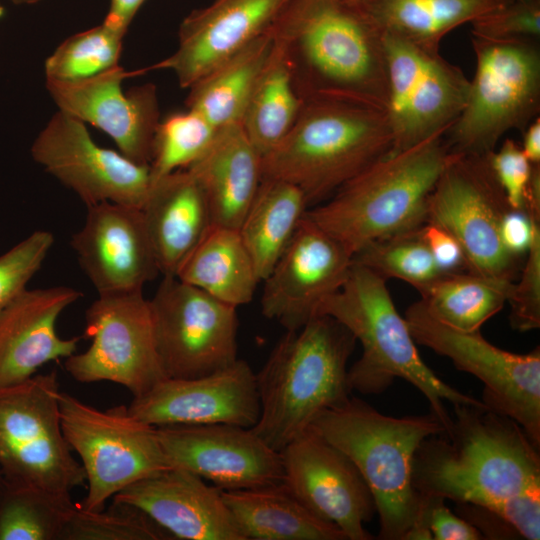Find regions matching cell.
<instances>
[{
	"mask_svg": "<svg viewBox=\"0 0 540 540\" xmlns=\"http://www.w3.org/2000/svg\"><path fill=\"white\" fill-rule=\"evenodd\" d=\"M521 149L526 158L534 165H540V118L534 119L522 132Z\"/></svg>",
	"mask_w": 540,
	"mask_h": 540,
	"instance_id": "obj_47",
	"label": "cell"
},
{
	"mask_svg": "<svg viewBox=\"0 0 540 540\" xmlns=\"http://www.w3.org/2000/svg\"><path fill=\"white\" fill-rule=\"evenodd\" d=\"M317 315L332 317L362 345L360 359L348 369L352 391L379 394L396 378H402L426 397L430 412L446 431L451 427L452 417L445 401L452 405L482 403L442 381L424 363L385 279L369 268L353 263L344 284L322 302Z\"/></svg>",
	"mask_w": 540,
	"mask_h": 540,
	"instance_id": "obj_6",
	"label": "cell"
},
{
	"mask_svg": "<svg viewBox=\"0 0 540 540\" xmlns=\"http://www.w3.org/2000/svg\"><path fill=\"white\" fill-rule=\"evenodd\" d=\"M415 342L448 357L457 369L484 384L483 404L517 422L540 447V351L516 354L489 343L476 331H463L434 317L420 301L405 312Z\"/></svg>",
	"mask_w": 540,
	"mask_h": 540,
	"instance_id": "obj_11",
	"label": "cell"
},
{
	"mask_svg": "<svg viewBox=\"0 0 540 540\" xmlns=\"http://www.w3.org/2000/svg\"><path fill=\"white\" fill-rule=\"evenodd\" d=\"M69 286L24 290L0 315V388L34 376L44 364L67 358L81 336L61 338L60 314L82 297Z\"/></svg>",
	"mask_w": 540,
	"mask_h": 540,
	"instance_id": "obj_25",
	"label": "cell"
},
{
	"mask_svg": "<svg viewBox=\"0 0 540 540\" xmlns=\"http://www.w3.org/2000/svg\"><path fill=\"white\" fill-rule=\"evenodd\" d=\"M136 419L158 427L225 423L252 428L260 413L256 374L237 359L209 375L166 378L127 406Z\"/></svg>",
	"mask_w": 540,
	"mask_h": 540,
	"instance_id": "obj_20",
	"label": "cell"
},
{
	"mask_svg": "<svg viewBox=\"0 0 540 540\" xmlns=\"http://www.w3.org/2000/svg\"><path fill=\"white\" fill-rule=\"evenodd\" d=\"M513 283L468 271L446 273L419 293L434 317L459 330L476 331L502 309Z\"/></svg>",
	"mask_w": 540,
	"mask_h": 540,
	"instance_id": "obj_34",
	"label": "cell"
},
{
	"mask_svg": "<svg viewBox=\"0 0 540 540\" xmlns=\"http://www.w3.org/2000/svg\"><path fill=\"white\" fill-rule=\"evenodd\" d=\"M362 1H364V0H362Z\"/></svg>",
	"mask_w": 540,
	"mask_h": 540,
	"instance_id": "obj_51",
	"label": "cell"
},
{
	"mask_svg": "<svg viewBox=\"0 0 540 540\" xmlns=\"http://www.w3.org/2000/svg\"><path fill=\"white\" fill-rule=\"evenodd\" d=\"M353 256L307 214L262 281L261 312L286 330L317 316L322 302L346 281Z\"/></svg>",
	"mask_w": 540,
	"mask_h": 540,
	"instance_id": "obj_18",
	"label": "cell"
},
{
	"mask_svg": "<svg viewBox=\"0 0 540 540\" xmlns=\"http://www.w3.org/2000/svg\"><path fill=\"white\" fill-rule=\"evenodd\" d=\"M154 341L167 378L209 375L237 359V307L176 276H163L149 300Z\"/></svg>",
	"mask_w": 540,
	"mask_h": 540,
	"instance_id": "obj_13",
	"label": "cell"
},
{
	"mask_svg": "<svg viewBox=\"0 0 540 540\" xmlns=\"http://www.w3.org/2000/svg\"><path fill=\"white\" fill-rule=\"evenodd\" d=\"M309 204L294 184L263 177L238 231L262 282L288 245Z\"/></svg>",
	"mask_w": 540,
	"mask_h": 540,
	"instance_id": "obj_31",
	"label": "cell"
},
{
	"mask_svg": "<svg viewBox=\"0 0 540 540\" xmlns=\"http://www.w3.org/2000/svg\"><path fill=\"white\" fill-rule=\"evenodd\" d=\"M234 307L249 303L260 283L238 229L212 225L176 275Z\"/></svg>",
	"mask_w": 540,
	"mask_h": 540,
	"instance_id": "obj_29",
	"label": "cell"
},
{
	"mask_svg": "<svg viewBox=\"0 0 540 540\" xmlns=\"http://www.w3.org/2000/svg\"><path fill=\"white\" fill-rule=\"evenodd\" d=\"M173 537L138 508L114 501L107 510L86 511L79 504L60 540H171Z\"/></svg>",
	"mask_w": 540,
	"mask_h": 540,
	"instance_id": "obj_39",
	"label": "cell"
},
{
	"mask_svg": "<svg viewBox=\"0 0 540 540\" xmlns=\"http://www.w3.org/2000/svg\"><path fill=\"white\" fill-rule=\"evenodd\" d=\"M356 339L327 315L287 330L256 373L260 413L250 428L280 452L324 410L352 393L347 363Z\"/></svg>",
	"mask_w": 540,
	"mask_h": 540,
	"instance_id": "obj_3",
	"label": "cell"
},
{
	"mask_svg": "<svg viewBox=\"0 0 540 540\" xmlns=\"http://www.w3.org/2000/svg\"><path fill=\"white\" fill-rule=\"evenodd\" d=\"M392 147L386 108L309 99L286 136L262 157V178L288 181L309 205L321 203Z\"/></svg>",
	"mask_w": 540,
	"mask_h": 540,
	"instance_id": "obj_5",
	"label": "cell"
},
{
	"mask_svg": "<svg viewBox=\"0 0 540 540\" xmlns=\"http://www.w3.org/2000/svg\"><path fill=\"white\" fill-rule=\"evenodd\" d=\"M75 506L71 495L5 482L0 493V540H60Z\"/></svg>",
	"mask_w": 540,
	"mask_h": 540,
	"instance_id": "obj_35",
	"label": "cell"
},
{
	"mask_svg": "<svg viewBox=\"0 0 540 540\" xmlns=\"http://www.w3.org/2000/svg\"><path fill=\"white\" fill-rule=\"evenodd\" d=\"M138 72L117 65L80 81L46 80V87L59 110L101 129L128 159L149 165L160 122L156 87L147 83L126 92L121 88L124 79Z\"/></svg>",
	"mask_w": 540,
	"mask_h": 540,
	"instance_id": "obj_21",
	"label": "cell"
},
{
	"mask_svg": "<svg viewBox=\"0 0 540 540\" xmlns=\"http://www.w3.org/2000/svg\"><path fill=\"white\" fill-rule=\"evenodd\" d=\"M476 69L464 108L445 133L451 153L487 155L509 130L523 132L540 111L538 39L472 35Z\"/></svg>",
	"mask_w": 540,
	"mask_h": 540,
	"instance_id": "obj_8",
	"label": "cell"
},
{
	"mask_svg": "<svg viewBox=\"0 0 540 540\" xmlns=\"http://www.w3.org/2000/svg\"><path fill=\"white\" fill-rule=\"evenodd\" d=\"M87 350L64 367L80 383L110 381L140 396L166 379L156 351L149 300L142 291L102 294L85 311Z\"/></svg>",
	"mask_w": 540,
	"mask_h": 540,
	"instance_id": "obj_14",
	"label": "cell"
},
{
	"mask_svg": "<svg viewBox=\"0 0 540 540\" xmlns=\"http://www.w3.org/2000/svg\"><path fill=\"white\" fill-rule=\"evenodd\" d=\"M31 154L86 207L112 202L142 208L152 185L149 165L97 145L85 123L62 110L39 133Z\"/></svg>",
	"mask_w": 540,
	"mask_h": 540,
	"instance_id": "obj_16",
	"label": "cell"
},
{
	"mask_svg": "<svg viewBox=\"0 0 540 540\" xmlns=\"http://www.w3.org/2000/svg\"><path fill=\"white\" fill-rule=\"evenodd\" d=\"M362 1V0H361ZM510 0H364L385 34L439 50L444 36Z\"/></svg>",
	"mask_w": 540,
	"mask_h": 540,
	"instance_id": "obj_32",
	"label": "cell"
},
{
	"mask_svg": "<svg viewBox=\"0 0 540 540\" xmlns=\"http://www.w3.org/2000/svg\"><path fill=\"white\" fill-rule=\"evenodd\" d=\"M272 31L304 101L387 109L385 33L361 0H290Z\"/></svg>",
	"mask_w": 540,
	"mask_h": 540,
	"instance_id": "obj_2",
	"label": "cell"
},
{
	"mask_svg": "<svg viewBox=\"0 0 540 540\" xmlns=\"http://www.w3.org/2000/svg\"><path fill=\"white\" fill-rule=\"evenodd\" d=\"M59 409L64 437L88 484L81 509L103 510L126 487L171 468L156 427L133 417L127 406L102 411L60 391Z\"/></svg>",
	"mask_w": 540,
	"mask_h": 540,
	"instance_id": "obj_10",
	"label": "cell"
},
{
	"mask_svg": "<svg viewBox=\"0 0 540 540\" xmlns=\"http://www.w3.org/2000/svg\"><path fill=\"white\" fill-rule=\"evenodd\" d=\"M112 498L143 511L173 539L245 540L221 490L182 468L141 479Z\"/></svg>",
	"mask_w": 540,
	"mask_h": 540,
	"instance_id": "obj_24",
	"label": "cell"
},
{
	"mask_svg": "<svg viewBox=\"0 0 540 540\" xmlns=\"http://www.w3.org/2000/svg\"><path fill=\"white\" fill-rule=\"evenodd\" d=\"M156 432L171 467L188 470L220 490L282 482L280 453L250 428L225 423L165 425Z\"/></svg>",
	"mask_w": 540,
	"mask_h": 540,
	"instance_id": "obj_19",
	"label": "cell"
},
{
	"mask_svg": "<svg viewBox=\"0 0 540 540\" xmlns=\"http://www.w3.org/2000/svg\"><path fill=\"white\" fill-rule=\"evenodd\" d=\"M290 0H215L180 25L179 44L155 68L172 70L189 88L215 66L269 31Z\"/></svg>",
	"mask_w": 540,
	"mask_h": 540,
	"instance_id": "obj_23",
	"label": "cell"
},
{
	"mask_svg": "<svg viewBox=\"0 0 540 540\" xmlns=\"http://www.w3.org/2000/svg\"><path fill=\"white\" fill-rule=\"evenodd\" d=\"M3 14H4V8L0 4V18L3 16Z\"/></svg>",
	"mask_w": 540,
	"mask_h": 540,
	"instance_id": "obj_50",
	"label": "cell"
},
{
	"mask_svg": "<svg viewBox=\"0 0 540 540\" xmlns=\"http://www.w3.org/2000/svg\"><path fill=\"white\" fill-rule=\"evenodd\" d=\"M53 244L51 232L36 230L0 255V315L27 289Z\"/></svg>",
	"mask_w": 540,
	"mask_h": 540,
	"instance_id": "obj_40",
	"label": "cell"
},
{
	"mask_svg": "<svg viewBox=\"0 0 540 540\" xmlns=\"http://www.w3.org/2000/svg\"><path fill=\"white\" fill-rule=\"evenodd\" d=\"M303 104L288 59L274 38L240 121L262 157L290 131Z\"/></svg>",
	"mask_w": 540,
	"mask_h": 540,
	"instance_id": "obj_33",
	"label": "cell"
},
{
	"mask_svg": "<svg viewBox=\"0 0 540 540\" xmlns=\"http://www.w3.org/2000/svg\"><path fill=\"white\" fill-rule=\"evenodd\" d=\"M310 428L341 450L359 470L379 515V539L404 540L419 498L412 482L413 460L424 439L446 431L431 412L392 417L350 396L322 411Z\"/></svg>",
	"mask_w": 540,
	"mask_h": 540,
	"instance_id": "obj_7",
	"label": "cell"
},
{
	"mask_svg": "<svg viewBox=\"0 0 540 540\" xmlns=\"http://www.w3.org/2000/svg\"><path fill=\"white\" fill-rule=\"evenodd\" d=\"M11 1L14 2L15 4H32L40 0H11Z\"/></svg>",
	"mask_w": 540,
	"mask_h": 540,
	"instance_id": "obj_48",
	"label": "cell"
},
{
	"mask_svg": "<svg viewBox=\"0 0 540 540\" xmlns=\"http://www.w3.org/2000/svg\"><path fill=\"white\" fill-rule=\"evenodd\" d=\"M141 210L160 274L175 276L213 225L200 185L187 169L174 171L152 182Z\"/></svg>",
	"mask_w": 540,
	"mask_h": 540,
	"instance_id": "obj_26",
	"label": "cell"
},
{
	"mask_svg": "<svg viewBox=\"0 0 540 540\" xmlns=\"http://www.w3.org/2000/svg\"><path fill=\"white\" fill-rule=\"evenodd\" d=\"M145 0H111L104 23L126 33L129 24Z\"/></svg>",
	"mask_w": 540,
	"mask_h": 540,
	"instance_id": "obj_46",
	"label": "cell"
},
{
	"mask_svg": "<svg viewBox=\"0 0 540 540\" xmlns=\"http://www.w3.org/2000/svg\"><path fill=\"white\" fill-rule=\"evenodd\" d=\"M526 255L520 280L513 283L507 301L511 306V326L519 331L540 327V225L535 228Z\"/></svg>",
	"mask_w": 540,
	"mask_h": 540,
	"instance_id": "obj_43",
	"label": "cell"
},
{
	"mask_svg": "<svg viewBox=\"0 0 540 540\" xmlns=\"http://www.w3.org/2000/svg\"><path fill=\"white\" fill-rule=\"evenodd\" d=\"M420 227L370 243L354 254L353 263L422 290L446 273L436 264Z\"/></svg>",
	"mask_w": 540,
	"mask_h": 540,
	"instance_id": "obj_36",
	"label": "cell"
},
{
	"mask_svg": "<svg viewBox=\"0 0 540 540\" xmlns=\"http://www.w3.org/2000/svg\"><path fill=\"white\" fill-rule=\"evenodd\" d=\"M279 453L282 482L305 507L347 540L374 538L364 524L374 516L375 502L348 456L311 428Z\"/></svg>",
	"mask_w": 540,
	"mask_h": 540,
	"instance_id": "obj_17",
	"label": "cell"
},
{
	"mask_svg": "<svg viewBox=\"0 0 540 540\" xmlns=\"http://www.w3.org/2000/svg\"><path fill=\"white\" fill-rule=\"evenodd\" d=\"M448 431L424 439L413 460L420 499L487 510L528 540L540 538L539 448L513 419L479 404H455Z\"/></svg>",
	"mask_w": 540,
	"mask_h": 540,
	"instance_id": "obj_1",
	"label": "cell"
},
{
	"mask_svg": "<svg viewBox=\"0 0 540 540\" xmlns=\"http://www.w3.org/2000/svg\"><path fill=\"white\" fill-rule=\"evenodd\" d=\"M245 540H347L314 515L281 483L221 490Z\"/></svg>",
	"mask_w": 540,
	"mask_h": 540,
	"instance_id": "obj_28",
	"label": "cell"
},
{
	"mask_svg": "<svg viewBox=\"0 0 540 540\" xmlns=\"http://www.w3.org/2000/svg\"><path fill=\"white\" fill-rule=\"evenodd\" d=\"M4 485H5V481H4V479H3L2 474L0 473V493H1V491H2V489H3V487H4Z\"/></svg>",
	"mask_w": 540,
	"mask_h": 540,
	"instance_id": "obj_49",
	"label": "cell"
},
{
	"mask_svg": "<svg viewBox=\"0 0 540 540\" xmlns=\"http://www.w3.org/2000/svg\"><path fill=\"white\" fill-rule=\"evenodd\" d=\"M472 35L490 39L540 36V0H510L471 22Z\"/></svg>",
	"mask_w": 540,
	"mask_h": 540,
	"instance_id": "obj_41",
	"label": "cell"
},
{
	"mask_svg": "<svg viewBox=\"0 0 540 540\" xmlns=\"http://www.w3.org/2000/svg\"><path fill=\"white\" fill-rule=\"evenodd\" d=\"M511 209L486 155L452 153L427 202V220L459 242L467 271L513 281L518 258L501 240V222Z\"/></svg>",
	"mask_w": 540,
	"mask_h": 540,
	"instance_id": "obj_12",
	"label": "cell"
},
{
	"mask_svg": "<svg viewBox=\"0 0 540 540\" xmlns=\"http://www.w3.org/2000/svg\"><path fill=\"white\" fill-rule=\"evenodd\" d=\"M70 245L98 295L142 291L159 274L141 208L102 202L87 206Z\"/></svg>",
	"mask_w": 540,
	"mask_h": 540,
	"instance_id": "obj_22",
	"label": "cell"
},
{
	"mask_svg": "<svg viewBox=\"0 0 540 540\" xmlns=\"http://www.w3.org/2000/svg\"><path fill=\"white\" fill-rule=\"evenodd\" d=\"M124 35L103 22L67 38L46 60V80L75 82L117 66Z\"/></svg>",
	"mask_w": 540,
	"mask_h": 540,
	"instance_id": "obj_37",
	"label": "cell"
},
{
	"mask_svg": "<svg viewBox=\"0 0 540 540\" xmlns=\"http://www.w3.org/2000/svg\"><path fill=\"white\" fill-rule=\"evenodd\" d=\"M540 219L529 216L524 210L509 209L501 222V240L506 250L521 258L532 243L534 231Z\"/></svg>",
	"mask_w": 540,
	"mask_h": 540,
	"instance_id": "obj_45",
	"label": "cell"
},
{
	"mask_svg": "<svg viewBox=\"0 0 540 540\" xmlns=\"http://www.w3.org/2000/svg\"><path fill=\"white\" fill-rule=\"evenodd\" d=\"M486 157L509 206L525 211L532 179L540 165L532 164L520 144L510 138H506L499 149H494Z\"/></svg>",
	"mask_w": 540,
	"mask_h": 540,
	"instance_id": "obj_42",
	"label": "cell"
},
{
	"mask_svg": "<svg viewBox=\"0 0 540 540\" xmlns=\"http://www.w3.org/2000/svg\"><path fill=\"white\" fill-rule=\"evenodd\" d=\"M446 131L390 151L308 209L307 216L352 256L374 241L420 227L427 220L428 198L452 155Z\"/></svg>",
	"mask_w": 540,
	"mask_h": 540,
	"instance_id": "obj_4",
	"label": "cell"
},
{
	"mask_svg": "<svg viewBox=\"0 0 540 540\" xmlns=\"http://www.w3.org/2000/svg\"><path fill=\"white\" fill-rule=\"evenodd\" d=\"M216 130L198 113H176L159 122L149 164L152 182L193 164L212 143Z\"/></svg>",
	"mask_w": 540,
	"mask_h": 540,
	"instance_id": "obj_38",
	"label": "cell"
},
{
	"mask_svg": "<svg viewBox=\"0 0 540 540\" xmlns=\"http://www.w3.org/2000/svg\"><path fill=\"white\" fill-rule=\"evenodd\" d=\"M273 43L271 28L195 81L189 87L188 109L216 130L240 123Z\"/></svg>",
	"mask_w": 540,
	"mask_h": 540,
	"instance_id": "obj_30",
	"label": "cell"
},
{
	"mask_svg": "<svg viewBox=\"0 0 540 540\" xmlns=\"http://www.w3.org/2000/svg\"><path fill=\"white\" fill-rule=\"evenodd\" d=\"M186 169L205 195L213 225L238 229L262 181V155L240 123L219 129Z\"/></svg>",
	"mask_w": 540,
	"mask_h": 540,
	"instance_id": "obj_27",
	"label": "cell"
},
{
	"mask_svg": "<svg viewBox=\"0 0 540 540\" xmlns=\"http://www.w3.org/2000/svg\"><path fill=\"white\" fill-rule=\"evenodd\" d=\"M391 151L446 131L466 103L470 80L439 50L385 34Z\"/></svg>",
	"mask_w": 540,
	"mask_h": 540,
	"instance_id": "obj_15",
	"label": "cell"
},
{
	"mask_svg": "<svg viewBox=\"0 0 540 540\" xmlns=\"http://www.w3.org/2000/svg\"><path fill=\"white\" fill-rule=\"evenodd\" d=\"M56 371L0 388V473L7 484L71 495L86 481L61 427Z\"/></svg>",
	"mask_w": 540,
	"mask_h": 540,
	"instance_id": "obj_9",
	"label": "cell"
},
{
	"mask_svg": "<svg viewBox=\"0 0 540 540\" xmlns=\"http://www.w3.org/2000/svg\"><path fill=\"white\" fill-rule=\"evenodd\" d=\"M420 230L436 264L443 273L467 271L463 250L451 233L431 221H426Z\"/></svg>",
	"mask_w": 540,
	"mask_h": 540,
	"instance_id": "obj_44",
	"label": "cell"
}]
</instances>
